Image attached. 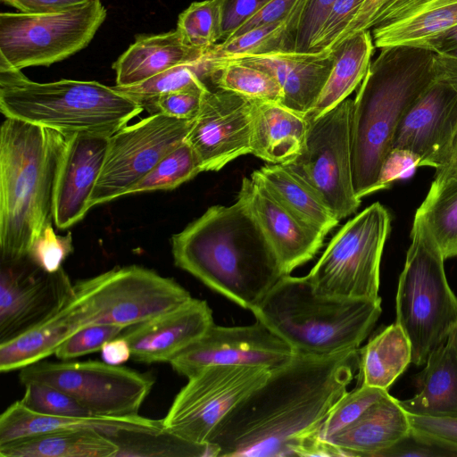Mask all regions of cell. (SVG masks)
Here are the masks:
<instances>
[{"mask_svg":"<svg viewBox=\"0 0 457 457\" xmlns=\"http://www.w3.org/2000/svg\"><path fill=\"white\" fill-rule=\"evenodd\" d=\"M358 367V349L295 354L223 418L207 444L219 457L337 456L321 430Z\"/></svg>","mask_w":457,"mask_h":457,"instance_id":"6da1fadb","label":"cell"},{"mask_svg":"<svg viewBox=\"0 0 457 457\" xmlns=\"http://www.w3.org/2000/svg\"><path fill=\"white\" fill-rule=\"evenodd\" d=\"M175 265L253 312L285 276L245 204L214 205L171 237Z\"/></svg>","mask_w":457,"mask_h":457,"instance_id":"7a4b0ae2","label":"cell"},{"mask_svg":"<svg viewBox=\"0 0 457 457\" xmlns=\"http://www.w3.org/2000/svg\"><path fill=\"white\" fill-rule=\"evenodd\" d=\"M68 137L18 119L0 129L1 258L26 255L33 241L54 221L60 164Z\"/></svg>","mask_w":457,"mask_h":457,"instance_id":"3957f363","label":"cell"},{"mask_svg":"<svg viewBox=\"0 0 457 457\" xmlns=\"http://www.w3.org/2000/svg\"><path fill=\"white\" fill-rule=\"evenodd\" d=\"M359 86L351 124L352 171L358 198L376 192L381 165L409 106L436 79L435 53L410 46L380 48Z\"/></svg>","mask_w":457,"mask_h":457,"instance_id":"277c9868","label":"cell"},{"mask_svg":"<svg viewBox=\"0 0 457 457\" xmlns=\"http://www.w3.org/2000/svg\"><path fill=\"white\" fill-rule=\"evenodd\" d=\"M381 298L317 294L307 276H283L252 312L295 354L330 355L358 349L381 314Z\"/></svg>","mask_w":457,"mask_h":457,"instance_id":"5b68a950","label":"cell"},{"mask_svg":"<svg viewBox=\"0 0 457 457\" xmlns=\"http://www.w3.org/2000/svg\"><path fill=\"white\" fill-rule=\"evenodd\" d=\"M144 110L132 97L97 81L39 83L21 70L0 66V111L71 137L79 133L111 137Z\"/></svg>","mask_w":457,"mask_h":457,"instance_id":"8992f818","label":"cell"},{"mask_svg":"<svg viewBox=\"0 0 457 457\" xmlns=\"http://www.w3.org/2000/svg\"><path fill=\"white\" fill-rule=\"evenodd\" d=\"M410 237L398 281L395 322L411 343V363L420 366L457 328V296L448 284L441 249L418 215Z\"/></svg>","mask_w":457,"mask_h":457,"instance_id":"52a82bcc","label":"cell"},{"mask_svg":"<svg viewBox=\"0 0 457 457\" xmlns=\"http://www.w3.org/2000/svg\"><path fill=\"white\" fill-rule=\"evenodd\" d=\"M192 298L173 278L130 265L78 280L61 311L77 329L99 324L126 328L177 309Z\"/></svg>","mask_w":457,"mask_h":457,"instance_id":"ba28073f","label":"cell"},{"mask_svg":"<svg viewBox=\"0 0 457 457\" xmlns=\"http://www.w3.org/2000/svg\"><path fill=\"white\" fill-rule=\"evenodd\" d=\"M391 215L379 203L348 220L306 275L313 290L337 298H379L380 262Z\"/></svg>","mask_w":457,"mask_h":457,"instance_id":"9c48e42d","label":"cell"},{"mask_svg":"<svg viewBox=\"0 0 457 457\" xmlns=\"http://www.w3.org/2000/svg\"><path fill=\"white\" fill-rule=\"evenodd\" d=\"M107 16L100 0L54 12L0 14V66H50L85 48Z\"/></svg>","mask_w":457,"mask_h":457,"instance_id":"30bf717a","label":"cell"},{"mask_svg":"<svg viewBox=\"0 0 457 457\" xmlns=\"http://www.w3.org/2000/svg\"><path fill=\"white\" fill-rule=\"evenodd\" d=\"M353 100L346 98L308 120L299 154L283 164L308 185L340 220L361 204L353 183L351 124Z\"/></svg>","mask_w":457,"mask_h":457,"instance_id":"8fae6325","label":"cell"},{"mask_svg":"<svg viewBox=\"0 0 457 457\" xmlns=\"http://www.w3.org/2000/svg\"><path fill=\"white\" fill-rule=\"evenodd\" d=\"M20 370L19 379L23 386L29 382L52 386L97 417L138 415L155 382L149 372L104 361H40Z\"/></svg>","mask_w":457,"mask_h":457,"instance_id":"7c38bea8","label":"cell"},{"mask_svg":"<svg viewBox=\"0 0 457 457\" xmlns=\"http://www.w3.org/2000/svg\"><path fill=\"white\" fill-rule=\"evenodd\" d=\"M271 370L249 365H212L189 378L162 420L168 432L207 444L223 418L261 386Z\"/></svg>","mask_w":457,"mask_h":457,"instance_id":"4fadbf2b","label":"cell"},{"mask_svg":"<svg viewBox=\"0 0 457 457\" xmlns=\"http://www.w3.org/2000/svg\"><path fill=\"white\" fill-rule=\"evenodd\" d=\"M194 120L154 113L112 135L89 200L90 208L127 195L134 185L185 140Z\"/></svg>","mask_w":457,"mask_h":457,"instance_id":"5bb4252c","label":"cell"},{"mask_svg":"<svg viewBox=\"0 0 457 457\" xmlns=\"http://www.w3.org/2000/svg\"><path fill=\"white\" fill-rule=\"evenodd\" d=\"M73 284L63 270L47 272L29 254L0 262V344L53 317L67 303Z\"/></svg>","mask_w":457,"mask_h":457,"instance_id":"9a60e30c","label":"cell"},{"mask_svg":"<svg viewBox=\"0 0 457 457\" xmlns=\"http://www.w3.org/2000/svg\"><path fill=\"white\" fill-rule=\"evenodd\" d=\"M295 353L265 324L223 327L212 324L198 339L169 362L178 374L189 378L212 365H249L273 370Z\"/></svg>","mask_w":457,"mask_h":457,"instance_id":"2e32d148","label":"cell"},{"mask_svg":"<svg viewBox=\"0 0 457 457\" xmlns=\"http://www.w3.org/2000/svg\"><path fill=\"white\" fill-rule=\"evenodd\" d=\"M253 100L211 87L185 140L195 151L203 171L220 170L236 158L252 153Z\"/></svg>","mask_w":457,"mask_h":457,"instance_id":"e0dca14e","label":"cell"},{"mask_svg":"<svg viewBox=\"0 0 457 457\" xmlns=\"http://www.w3.org/2000/svg\"><path fill=\"white\" fill-rule=\"evenodd\" d=\"M456 133L457 91L436 79L403 113L392 148L417 155L419 167L436 169L446 161Z\"/></svg>","mask_w":457,"mask_h":457,"instance_id":"ac0fdd59","label":"cell"},{"mask_svg":"<svg viewBox=\"0 0 457 457\" xmlns=\"http://www.w3.org/2000/svg\"><path fill=\"white\" fill-rule=\"evenodd\" d=\"M237 199L261 228L285 275L312 260L325 234L308 226L278 202L254 177H244Z\"/></svg>","mask_w":457,"mask_h":457,"instance_id":"d6986e66","label":"cell"},{"mask_svg":"<svg viewBox=\"0 0 457 457\" xmlns=\"http://www.w3.org/2000/svg\"><path fill=\"white\" fill-rule=\"evenodd\" d=\"M109 137L79 133L68 138L60 164L54 204V222L61 229L80 221L105 160Z\"/></svg>","mask_w":457,"mask_h":457,"instance_id":"ffe728a7","label":"cell"},{"mask_svg":"<svg viewBox=\"0 0 457 457\" xmlns=\"http://www.w3.org/2000/svg\"><path fill=\"white\" fill-rule=\"evenodd\" d=\"M213 323L212 312L207 302L192 298L177 309L126 327L120 337L129 344L134 361L170 362Z\"/></svg>","mask_w":457,"mask_h":457,"instance_id":"44dd1931","label":"cell"},{"mask_svg":"<svg viewBox=\"0 0 457 457\" xmlns=\"http://www.w3.org/2000/svg\"><path fill=\"white\" fill-rule=\"evenodd\" d=\"M213 59L242 62L269 72L283 90L280 104L306 115L315 105L328 80L336 54L334 49H326L318 52L281 51Z\"/></svg>","mask_w":457,"mask_h":457,"instance_id":"7402d4cb","label":"cell"},{"mask_svg":"<svg viewBox=\"0 0 457 457\" xmlns=\"http://www.w3.org/2000/svg\"><path fill=\"white\" fill-rule=\"evenodd\" d=\"M162 420L140 415L133 417H69L34 412L20 401L11 404L0 416V445L34 435L91 429L113 438L122 431L155 432Z\"/></svg>","mask_w":457,"mask_h":457,"instance_id":"603a6c76","label":"cell"},{"mask_svg":"<svg viewBox=\"0 0 457 457\" xmlns=\"http://www.w3.org/2000/svg\"><path fill=\"white\" fill-rule=\"evenodd\" d=\"M411 428L407 412L388 393L326 443L338 456L379 457Z\"/></svg>","mask_w":457,"mask_h":457,"instance_id":"cb8c5ba5","label":"cell"},{"mask_svg":"<svg viewBox=\"0 0 457 457\" xmlns=\"http://www.w3.org/2000/svg\"><path fill=\"white\" fill-rule=\"evenodd\" d=\"M209 49L186 45L177 29L137 35L134 43L112 64L116 86L137 85L174 66L199 60Z\"/></svg>","mask_w":457,"mask_h":457,"instance_id":"d4e9b609","label":"cell"},{"mask_svg":"<svg viewBox=\"0 0 457 457\" xmlns=\"http://www.w3.org/2000/svg\"><path fill=\"white\" fill-rule=\"evenodd\" d=\"M425 364L415 377L417 394L400 405L409 414L457 417V328Z\"/></svg>","mask_w":457,"mask_h":457,"instance_id":"484cf974","label":"cell"},{"mask_svg":"<svg viewBox=\"0 0 457 457\" xmlns=\"http://www.w3.org/2000/svg\"><path fill=\"white\" fill-rule=\"evenodd\" d=\"M307 126L303 113L279 103L253 100L251 154L270 163L285 164L301 151Z\"/></svg>","mask_w":457,"mask_h":457,"instance_id":"4316f807","label":"cell"},{"mask_svg":"<svg viewBox=\"0 0 457 457\" xmlns=\"http://www.w3.org/2000/svg\"><path fill=\"white\" fill-rule=\"evenodd\" d=\"M374 47L371 32L366 30L344 39L333 48V68L315 105L306 114L307 119L317 118L348 98L364 79Z\"/></svg>","mask_w":457,"mask_h":457,"instance_id":"83f0119b","label":"cell"},{"mask_svg":"<svg viewBox=\"0 0 457 457\" xmlns=\"http://www.w3.org/2000/svg\"><path fill=\"white\" fill-rule=\"evenodd\" d=\"M270 195L300 220L327 235L339 220L320 196L283 164H267L254 170Z\"/></svg>","mask_w":457,"mask_h":457,"instance_id":"f1b7e54d","label":"cell"},{"mask_svg":"<svg viewBox=\"0 0 457 457\" xmlns=\"http://www.w3.org/2000/svg\"><path fill=\"white\" fill-rule=\"evenodd\" d=\"M118 445L91 429L21 437L0 445L2 457H116Z\"/></svg>","mask_w":457,"mask_h":457,"instance_id":"f546056e","label":"cell"},{"mask_svg":"<svg viewBox=\"0 0 457 457\" xmlns=\"http://www.w3.org/2000/svg\"><path fill=\"white\" fill-rule=\"evenodd\" d=\"M361 384L388 390L411 363V346L395 322L375 335L361 350Z\"/></svg>","mask_w":457,"mask_h":457,"instance_id":"4dcf8cb0","label":"cell"},{"mask_svg":"<svg viewBox=\"0 0 457 457\" xmlns=\"http://www.w3.org/2000/svg\"><path fill=\"white\" fill-rule=\"evenodd\" d=\"M77 331L60 311L39 325L0 344V371L21 370L54 355L57 347Z\"/></svg>","mask_w":457,"mask_h":457,"instance_id":"1f68e13d","label":"cell"},{"mask_svg":"<svg viewBox=\"0 0 457 457\" xmlns=\"http://www.w3.org/2000/svg\"><path fill=\"white\" fill-rule=\"evenodd\" d=\"M306 0H298L284 20L250 29L237 37L212 46V58H228L246 54L294 51L298 21Z\"/></svg>","mask_w":457,"mask_h":457,"instance_id":"d6a6232c","label":"cell"},{"mask_svg":"<svg viewBox=\"0 0 457 457\" xmlns=\"http://www.w3.org/2000/svg\"><path fill=\"white\" fill-rule=\"evenodd\" d=\"M457 24V3L433 8L400 21L371 29L375 47L410 46L424 48L427 43Z\"/></svg>","mask_w":457,"mask_h":457,"instance_id":"836d02e7","label":"cell"},{"mask_svg":"<svg viewBox=\"0 0 457 457\" xmlns=\"http://www.w3.org/2000/svg\"><path fill=\"white\" fill-rule=\"evenodd\" d=\"M209 57L213 63L210 79L212 87L233 92L251 100L282 102L283 90L269 72L242 62Z\"/></svg>","mask_w":457,"mask_h":457,"instance_id":"e575fe53","label":"cell"},{"mask_svg":"<svg viewBox=\"0 0 457 457\" xmlns=\"http://www.w3.org/2000/svg\"><path fill=\"white\" fill-rule=\"evenodd\" d=\"M415 215L425 221L445 259L457 256V180L431 185Z\"/></svg>","mask_w":457,"mask_h":457,"instance_id":"d590c367","label":"cell"},{"mask_svg":"<svg viewBox=\"0 0 457 457\" xmlns=\"http://www.w3.org/2000/svg\"><path fill=\"white\" fill-rule=\"evenodd\" d=\"M119 446L118 456L219 457L212 444H195L162 429L155 432L122 431L112 438Z\"/></svg>","mask_w":457,"mask_h":457,"instance_id":"8d00e7d4","label":"cell"},{"mask_svg":"<svg viewBox=\"0 0 457 457\" xmlns=\"http://www.w3.org/2000/svg\"><path fill=\"white\" fill-rule=\"evenodd\" d=\"M212 71L213 63L207 51L199 60L174 66L137 85L115 87L141 104L146 99L169 92L207 90L211 88Z\"/></svg>","mask_w":457,"mask_h":457,"instance_id":"74e56055","label":"cell"},{"mask_svg":"<svg viewBox=\"0 0 457 457\" xmlns=\"http://www.w3.org/2000/svg\"><path fill=\"white\" fill-rule=\"evenodd\" d=\"M203 171L200 162L189 144L184 140L165 155L127 193L137 194L174 189Z\"/></svg>","mask_w":457,"mask_h":457,"instance_id":"f35d334b","label":"cell"},{"mask_svg":"<svg viewBox=\"0 0 457 457\" xmlns=\"http://www.w3.org/2000/svg\"><path fill=\"white\" fill-rule=\"evenodd\" d=\"M177 30L192 47L209 49L222 39L220 0L192 3L178 19Z\"/></svg>","mask_w":457,"mask_h":457,"instance_id":"ab89813d","label":"cell"},{"mask_svg":"<svg viewBox=\"0 0 457 457\" xmlns=\"http://www.w3.org/2000/svg\"><path fill=\"white\" fill-rule=\"evenodd\" d=\"M387 394V390L363 384L351 392H346L328 416L321 430V439L326 442Z\"/></svg>","mask_w":457,"mask_h":457,"instance_id":"60d3db41","label":"cell"},{"mask_svg":"<svg viewBox=\"0 0 457 457\" xmlns=\"http://www.w3.org/2000/svg\"><path fill=\"white\" fill-rule=\"evenodd\" d=\"M24 386V395L19 401L29 411L53 416H93L71 395L52 386L29 382Z\"/></svg>","mask_w":457,"mask_h":457,"instance_id":"b9f144b4","label":"cell"},{"mask_svg":"<svg viewBox=\"0 0 457 457\" xmlns=\"http://www.w3.org/2000/svg\"><path fill=\"white\" fill-rule=\"evenodd\" d=\"M124 328L121 326L110 324L80 328L57 347L54 355L60 361H71L101 351L106 342L119 337Z\"/></svg>","mask_w":457,"mask_h":457,"instance_id":"7bdbcfd3","label":"cell"},{"mask_svg":"<svg viewBox=\"0 0 457 457\" xmlns=\"http://www.w3.org/2000/svg\"><path fill=\"white\" fill-rule=\"evenodd\" d=\"M72 251L71 233L68 232L65 236L57 235L53 223H49L33 241L29 254L43 270L55 272L62 268V262Z\"/></svg>","mask_w":457,"mask_h":457,"instance_id":"ee69618b","label":"cell"},{"mask_svg":"<svg viewBox=\"0 0 457 457\" xmlns=\"http://www.w3.org/2000/svg\"><path fill=\"white\" fill-rule=\"evenodd\" d=\"M207 90L187 89L169 92L146 99L141 105L151 114L162 113L180 120H194L200 111L203 96Z\"/></svg>","mask_w":457,"mask_h":457,"instance_id":"f6af8a7d","label":"cell"},{"mask_svg":"<svg viewBox=\"0 0 457 457\" xmlns=\"http://www.w3.org/2000/svg\"><path fill=\"white\" fill-rule=\"evenodd\" d=\"M336 0H306L295 32L294 51L312 52Z\"/></svg>","mask_w":457,"mask_h":457,"instance_id":"bcb514c9","label":"cell"},{"mask_svg":"<svg viewBox=\"0 0 457 457\" xmlns=\"http://www.w3.org/2000/svg\"><path fill=\"white\" fill-rule=\"evenodd\" d=\"M364 2L365 0H336L323 24L312 52L332 49Z\"/></svg>","mask_w":457,"mask_h":457,"instance_id":"7dc6e473","label":"cell"},{"mask_svg":"<svg viewBox=\"0 0 457 457\" xmlns=\"http://www.w3.org/2000/svg\"><path fill=\"white\" fill-rule=\"evenodd\" d=\"M457 457V451L418 431L411 430L379 457Z\"/></svg>","mask_w":457,"mask_h":457,"instance_id":"c3c4849f","label":"cell"},{"mask_svg":"<svg viewBox=\"0 0 457 457\" xmlns=\"http://www.w3.org/2000/svg\"><path fill=\"white\" fill-rule=\"evenodd\" d=\"M420 159L414 154L392 148L380 168L376 191L386 189L398 180L410 177L419 167Z\"/></svg>","mask_w":457,"mask_h":457,"instance_id":"681fc988","label":"cell"},{"mask_svg":"<svg viewBox=\"0 0 457 457\" xmlns=\"http://www.w3.org/2000/svg\"><path fill=\"white\" fill-rule=\"evenodd\" d=\"M407 415L413 430L457 451V417Z\"/></svg>","mask_w":457,"mask_h":457,"instance_id":"f907efd6","label":"cell"},{"mask_svg":"<svg viewBox=\"0 0 457 457\" xmlns=\"http://www.w3.org/2000/svg\"><path fill=\"white\" fill-rule=\"evenodd\" d=\"M454 3L457 0H388L374 27L392 24L427 10Z\"/></svg>","mask_w":457,"mask_h":457,"instance_id":"816d5d0a","label":"cell"},{"mask_svg":"<svg viewBox=\"0 0 457 457\" xmlns=\"http://www.w3.org/2000/svg\"><path fill=\"white\" fill-rule=\"evenodd\" d=\"M270 0H220L222 39L230 37Z\"/></svg>","mask_w":457,"mask_h":457,"instance_id":"f5cc1de1","label":"cell"},{"mask_svg":"<svg viewBox=\"0 0 457 457\" xmlns=\"http://www.w3.org/2000/svg\"><path fill=\"white\" fill-rule=\"evenodd\" d=\"M297 1L298 0L269 1L258 12H256L251 19L241 25L227 39L237 37L256 27L284 20L290 13Z\"/></svg>","mask_w":457,"mask_h":457,"instance_id":"db71d44e","label":"cell"},{"mask_svg":"<svg viewBox=\"0 0 457 457\" xmlns=\"http://www.w3.org/2000/svg\"><path fill=\"white\" fill-rule=\"evenodd\" d=\"M388 0H365L358 13L340 35L335 48L344 39L359 32L371 30L380 14V12Z\"/></svg>","mask_w":457,"mask_h":457,"instance_id":"11a10c76","label":"cell"},{"mask_svg":"<svg viewBox=\"0 0 457 457\" xmlns=\"http://www.w3.org/2000/svg\"><path fill=\"white\" fill-rule=\"evenodd\" d=\"M87 0H1L23 13H47L62 11Z\"/></svg>","mask_w":457,"mask_h":457,"instance_id":"9f6ffc18","label":"cell"},{"mask_svg":"<svg viewBox=\"0 0 457 457\" xmlns=\"http://www.w3.org/2000/svg\"><path fill=\"white\" fill-rule=\"evenodd\" d=\"M101 357L108 364L121 365L131 358L129 344L125 338L119 336L103 345Z\"/></svg>","mask_w":457,"mask_h":457,"instance_id":"6f0895ef","label":"cell"},{"mask_svg":"<svg viewBox=\"0 0 457 457\" xmlns=\"http://www.w3.org/2000/svg\"><path fill=\"white\" fill-rule=\"evenodd\" d=\"M424 48L457 59V24L429 40Z\"/></svg>","mask_w":457,"mask_h":457,"instance_id":"680465c9","label":"cell"},{"mask_svg":"<svg viewBox=\"0 0 457 457\" xmlns=\"http://www.w3.org/2000/svg\"><path fill=\"white\" fill-rule=\"evenodd\" d=\"M433 68L436 79L448 83L457 91V59L435 53Z\"/></svg>","mask_w":457,"mask_h":457,"instance_id":"91938a15","label":"cell"},{"mask_svg":"<svg viewBox=\"0 0 457 457\" xmlns=\"http://www.w3.org/2000/svg\"><path fill=\"white\" fill-rule=\"evenodd\" d=\"M453 180H457V133L446 161L436 169L431 185H441Z\"/></svg>","mask_w":457,"mask_h":457,"instance_id":"94428289","label":"cell"}]
</instances>
